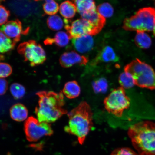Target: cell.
<instances>
[{
    "label": "cell",
    "instance_id": "cell-23",
    "mask_svg": "<svg viewBox=\"0 0 155 155\" xmlns=\"http://www.w3.org/2000/svg\"><path fill=\"white\" fill-rule=\"evenodd\" d=\"M119 82L121 87L124 89L130 88L135 85L133 77L129 73L125 71L120 75Z\"/></svg>",
    "mask_w": 155,
    "mask_h": 155
},
{
    "label": "cell",
    "instance_id": "cell-1",
    "mask_svg": "<svg viewBox=\"0 0 155 155\" xmlns=\"http://www.w3.org/2000/svg\"><path fill=\"white\" fill-rule=\"evenodd\" d=\"M39 98L38 106L35 109L38 119L40 122L53 123L67 113L63 92L41 91L36 94Z\"/></svg>",
    "mask_w": 155,
    "mask_h": 155
},
{
    "label": "cell",
    "instance_id": "cell-27",
    "mask_svg": "<svg viewBox=\"0 0 155 155\" xmlns=\"http://www.w3.org/2000/svg\"><path fill=\"white\" fill-rule=\"evenodd\" d=\"M108 87L107 81L103 78L95 81L92 84L93 90L96 93L105 92L107 90Z\"/></svg>",
    "mask_w": 155,
    "mask_h": 155
},
{
    "label": "cell",
    "instance_id": "cell-19",
    "mask_svg": "<svg viewBox=\"0 0 155 155\" xmlns=\"http://www.w3.org/2000/svg\"><path fill=\"white\" fill-rule=\"evenodd\" d=\"M59 10L62 16L67 19L73 18L77 11L75 4L70 1H66L62 3Z\"/></svg>",
    "mask_w": 155,
    "mask_h": 155
},
{
    "label": "cell",
    "instance_id": "cell-15",
    "mask_svg": "<svg viewBox=\"0 0 155 155\" xmlns=\"http://www.w3.org/2000/svg\"><path fill=\"white\" fill-rule=\"evenodd\" d=\"M11 117L14 120L18 122L24 121L27 119L28 111L24 104H17L13 105L10 110Z\"/></svg>",
    "mask_w": 155,
    "mask_h": 155
},
{
    "label": "cell",
    "instance_id": "cell-25",
    "mask_svg": "<svg viewBox=\"0 0 155 155\" xmlns=\"http://www.w3.org/2000/svg\"><path fill=\"white\" fill-rule=\"evenodd\" d=\"M43 7L45 13L50 16L55 15L59 9V5L53 0L45 1L43 5Z\"/></svg>",
    "mask_w": 155,
    "mask_h": 155
},
{
    "label": "cell",
    "instance_id": "cell-2",
    "mask_svg": "<svg viewBox=\"0 0 155 155\" xmlns=\"http://www.w3.org/2000/svg\"><path fill=\"white\" fill-rule=\"evenodd\" d=\"M68 125L64 127L65 132L75 136L79 144L84 143L87 136L93 126V113L90 105L85 101L68 114Z\"/></svg>",
    "mask_w": 155,
    "mask_h": 155
},
{
    "label": "cell",
    "instance_id": "cell-34",
    "mask_svg": "<svg viewBox=\"0 0 155 155\" xmlns=\"http://www.w3.org/2000/svg\"></svg>",
    "mask_w": 155,
    "mask_h": 155
},
{
    "label": "cell",
    "instance_id": "cell-8",
    "mask_svg": "<svg viewBox=\"0 0 155 155\" xmlns=\"http://www.w3.org/2000/svg\"><path fill=\"white\" fill-rule=\"evenodd\" d=\"M24 131L27 140L31 142H36L42 137L50 136L54 133L50 123L40 122L33 116L25 121Z\"/></svg>",
    "mask_w": 155,
    "mask_h": 155
},
{
    "label": "cell",
    "instance_id": "cell-24",
    "mask_svg": "<svg viewBox=\"0 0 155 155\" xmlns=\"http://www.w3.org/2000/svg\"><path fill=\"white\" fill-rule=\"evenodd\" d=\"M12 95L15 99H20L24 97L26 93L25 87L18 83H13L10 87Z\"/></svg>",
    "mask_w": 155,
    "mask_h": 155
},
{
    "label": "cell",
    "instance_id": "cell-20",
    "mask_svg": "<svg viewBox=\"0 0 155 155\" xmlns=\"http://www.w3.org/2000/svg\"><path fill=\"white\" fill-rule=\"evenodd\" d=\"M136 45L142 49H147L152 44V40L150 36L145 32L137 31L135 38Z\"/></svg>",
    "mask_w": 155,
    "mask_h": 155
},
{
    "label": "cell",
    "instance_id": "cell-17",
    "mask_svg": "<svg viewBox=\"0 0 155 155\" xmlns=\"http://www.w3.org/2000/svg\"><path fill=\"white\" fill-rule=\"evenodd\" d=\"M81 88L76 81H73L67 82L64 86L63 94L70 99L78 97L81 93Z\"/></svg>",
    "mask_w": 155,
    "mask_h": 155
},
{
    "label": "cell",
    "instance_id": "cell-32",
    "mask_svg": "<svg viewBox=\"0 0 155 155\" xmlns=\"http://www.w3.org/2000/svg\"><path fill=\"white\" fill-rule=\"evenodd\" d=\"M153 34L155 36V26L153 30Z\"/></svg>",
    "mask_w": 155,
    "mask_h": 155
},
{
    "label": "cell",
    "instance_id": "cell-7",
    "mask_svg": "<svg viewBox=\"0 0 155 155\" xmlns=\"http://www.w3.org/2000/svg\"><path fill=\"white\" fill-rule=\"evenodd\" d=\"M17 51L32 67L41 64L46 60L45 51L35 40H29L20 44L17 48Z\"/></svg>",
    "mask_w": 155,
    "mask_h": 155
},
{
    "label": "cell",
    "instance_id": "cell-21",
    "mask_svg": "<svg viewBox=\"0 0 155 155\" xmlns=\"http://www.w3.org/2000/svg\"><path fill=\"white\" fill-rule=\"evenodd\" d=\"M16 44L0 30V54L11 51L14 48Z\"/></svg>",
    "mask_w": 155,
    "mask_h": 155
},
{
    "label": "cell",
    "instance_id": "cell-12",
    "mask_svg": "<svg viewBox=\"0 0 155 155\" xmlns=\"http://www.w3.org/2000/svg\"><path fill=\"white\" fill-rule=\"evenodd\" d=\"M74 46L79 53H84L91 50L94 44L92 36L86 35L77 38H73Z\"/></svg>",
    "mask_w": 155,
    "mask_h": 155
},
{
    "label": "cell",
    "instance_id": "cell-9",
    "mask_svg": "<svg viewBox=\"0 0 155 155\" xmlns=\"http://www.w3.org/2000/svg\"><path fill=\"white\" fill-rule=\"evenodd\" d=\"M65 28L70 38H75L86 35L92 36L97 34L95 30L88 21L81 18L70 22L64 19Z\"/></svg>",
    "mask_w": 155,
    "mask_h": 155
},
{
    "label": "cell",
    "instance_id": "cell-26",
    "mask_svg": "<svg viewBox=\"0 0 155 155\" xmlns=\"http://www.w3.org/2000/svg\"><path fill=\"white\" fill-rule=\"evenodd\" d=\"M97 11L104 18H109L113 15L114 11L113 7L110 3H104L98 6Z\"/></svg>",
    "mask_w": 155,
    "mask_h": 155
},
{
    "label": "cell",
    "instance_id": "cell-13",
    "mask_svg": "<svg viewBox=\"0 0 155 155\" xmlns=\"http://www.w3.org/2000/svg\"><path fill=\"white\" fill-rule=\"evenodd\" d=\"M81 18L90 23L95 30L97 34L99 33L106 24V19L96 11L81 15Z\"/></svg>",
    "mask_w": 155,
    "mask_h": 155
},
{
    "label": "cell",
    "instance_id": "cell-10",
    "mask_svg": "<svg viewBox=\"0 0 155 155\" xmlns=\"http://www.w3.org/2000/svg\"><path fill=\"white\" fill-rule=\"evenodd\" d=\"M1 30L15 44L20 40L21 34L28 31V30L23 31L22 23L18 19L8 21L2 26Z\"/></svg>",
    "mask_w": 155,
    "mask_h": 155
},
{
    "label": "cell",
    "instance_id": "cell-30",
    "mask_svg": "<svg viewBox=\"0 0 155 155\" xmlns=\"http://www.w3.org/2000/svg\"><path fill=\"white\" fill-rule=\"evenodd\" d=\"M110 155H138L134 151L128 148H122L116 149Z\"/></svg>",
    "mask_w": 155,
    "mask_h": 155
},
{
    "label": "cell",
    "instance_id": "cell-6",
    "mask_svg": "<svg viewBox=\"0 0 155 155\" xmlns=\"http://www.w3.org/2000/svg\"><path fill=\"white\" fill-rule=\"evenodd\" d=\"M105 109L109 113L121 117L125 110L129 107L130 99L126 95L124 89L121 87L114 89L104 99Z\"/></svg>",
    "mask_w": 155,
    "mask_h": 155
},
{
    "label": "cell",
    "instance_id": "cell-5",
    "mask_svg": "<svg viewBox=\"0 0 155 155\" xmlns=\"http://www.w3.org/2000/svg\"><path fill=\"white\" fill-rule=\"evenodd\" d=\"M155 26V9L148 7L139 9L135 14L124 21L123 28L129 31L151 32Z\"/></svg>",
    "mask_w": 155,
    "mask_h": 155
},
{
    "label": "cell",
    "instance_id": "cell-31",
    "mask_svg": "<svg viewBox=\"0 0 155 155\" xmlns=\"http://www.w3.org/2000/svg\"><path fill=\"white\" fill-rule=\"evenodd\" d=\"M8 83L5 79L0 78V95L4 94L8 89Z\"/></svg>",
    "mask_w": 155,
    "mask_h": 155
},
{
    "label": "cell",
    "instance_id": "cell-3",
    "mask_svg": "<svg viewBox=\"0 0 155 155\" xmlns=\"http://www.w3.org/2000/svg\"><path fill=\"white\" fill-rule=\"evenodd\" d=\"M128 134L139 155H155V123L135 124L130 127Z\"/></svg>",
    "mask_w": 155,
    "mask_h": 155
},
{
    "label": "cell",
    "instance_id": "cell-4",
    "mask_svg": "<svg viewBox=\"0 0 155 155\" xmlns=\"http://www.w3.org/2000/svg\"><path fill=\"white\" fill-rule=\"evenodd\" d=\"M124 71L133 77L135 85L141 88L155 89V72L148 64L136 58L126 66Z\"/></svg>",
    "mask_w": 155,
    "mask_h": 155
},
{
    "label": "cell",
    "instance_id": "cell-29",
    "mask_svg": "<svg viewBox=\"0 0 155 155\" xmlns=\"http://www.w3.org/2000/svg\"><path fill=\"white\" fill-rule=\"evenodd\" d=\"M10 15L9 11L0 4V26H3L8 22Z\"/></svg>",
    "mask_w": 155,
    "mask_h": 155
},
{
    "label": "cell",
    "instance_id": "cell-18",
    "mask_svg": "<svg viewBox=\"0 0 155 155\" xmlns=\"http://www.w3.org/2000/svg\"><path fill=\"white\" fill-rule=\"evenodd\" d=\"M77 11L81 15L96 11L95 3L91 0H78L74 1Z\"/></svg>",
    "mask_w": 155,
    "mask_h": 155
},
{
    "label": "cell",
    "instance_id": "cell-14",
    "mask_svg": "<svg viewBox=\"0 0 155 155\" xmlns=\"http://www.w3.org/2000/svg\"><path fill=\"white\" fill-rule=\"evenodd\" d=\"M118 61V58L112 48L110 46L104 47L100 52L92 64L95 65L100 62H116Z\"/></svg>",
    "mask_w": 155,
    "mask_h": 155
},
{
    "label": "cell",
    "instance_id": "cell-33",
    "mask_svg": "<svg viewBox=\"0 0 155 155\" xmlns=\"http://www.w3.org/2000/svg\"><path fill=\"white\" fill-rule=\"evenodd\" d=\"M3 56L1 55H0V60H1V59H3Z\"/></svg>",
    "mask_w": 155,
    "mask_h": 155
},
{
    "label": "cell",
    "instance_id": "cell-22",
    "mask_svg": "<svg viewBox=\"0 0 155 155\" xmlns=\"http://www.w3.org/2000/svg\"><path fill=\"white\" fill-rule=\"evenodd\" d=\"M47 24L48 28L54 31L61 30L64 26L62 19L57 15H51L48 17L47 20Z\"/></svg>",
    "mask_w": 155,
    "mask_h": 155
},
{
    "label": "cell",
    "instance_id": "cell-16",
    "mask_svg": "<svg viewBox=\"0 0 155 155\" xmlns=\"http://www.w3.org/2000/svg\"><path fill=\"white\" fill-rule=\"evenodd\" d=\"M67 33L64 31H59L56 34L54 38H48L44 40V43L45 45H52L55 44L60 47L66 46L69 43L70 39Z\"/></svg>",
    "mask_w": 155,
    "mask_h": 155
},
{
    "label": "cell",
    "instance_id": "cell-28",
    "mask_svg": "<svg viewBox=\"0 0 155 155\" xmlns=\"http://www.w3.org/2000/svg\"><path fill=\"white\" fill-rule=\"evenodd\" d=\"M12 73L11 66L6 63H0V78H5L10 76Z\"/></svg>",
    "mask_w": 155,
    "mask_h": 155
},
{
    "label": "cell",
    "instance_id": "cell-11",
    "mask_svg": "<svg viewBox=\"0 0 155 155\" xmlns=\"http://www.w3.org/2000/svg\"><path fill=\"white\" fill-rule=\"evenodd\" d=\"M88 61L86 57L81 55L74 51L65 52L59 59L60 64L65 68H70L75 64L85 65Z\"/></svg>",
    "mask_w": 155,
    "mask_h": 155
}]
</instances>
